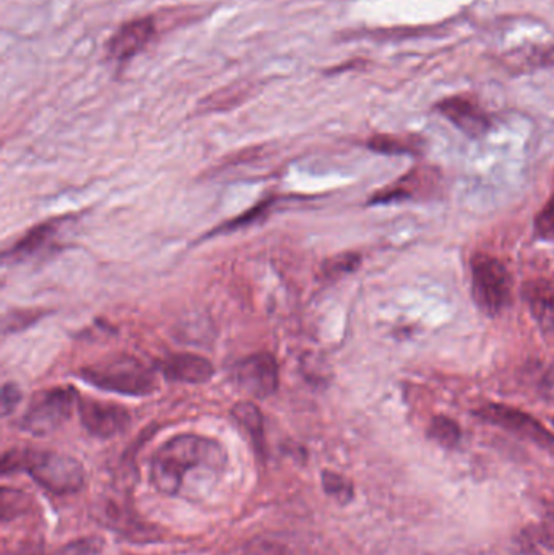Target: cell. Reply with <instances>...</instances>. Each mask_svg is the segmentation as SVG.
Returning a JSON list of instances; mask_svg holds the SVG:
<instances>
[{
	"label": "cell",
	"mask_w": 554,
	"mask_h": 555,
	"mask_svg": "<svg viewBox=\"0 0 554 555\" xmlns=\"http://www.w3.org/2000/svg\"><path fill=\"white\" fill-rule=\"evenodd\" d=\"M168 380L182 384H205L214 377L215 369L208 359L197 354H172L159 364Z\"/></svg>",
	"instance_id": "7c38bea8"
},
{
	"label": "cell",
	"mask_w": 554,
	"mask_h": 555,
	"mask_svg": "<svg viewBox=\"0 0 554 555\" xmlns=\"http://www.w3.org/2000/svg\"><path fill=\"white\" fill-rule=\"evenodd\" d=\"M80 377L101 390L143 397L156 390L152 369L133 356H111L80 371Z\"/></svg>",
	"instance_id": "3957f363"
},
{
	"label": "cell",
	"mask_w": 554,
	"mask_h": 555,
	"mask_svg": "<svg viewBox=\"0 0 554 555\" xmlns=\"http://www.w3.org/2000/svg\"><path fill=\"white\" fill-rule=\"evenodd\" d=\"M439 188V175L433 168H415L394 184L381 189L370 198V205H387L394 202L426 197Z\"/></svg>",
	"instance_id": "9c48e42d"
},
{
	"label": "cell",
	"mask_w": 554,
	"mask_h": 555,
	"mask_svg": "<svg viewBox=\"0 0 554 555\" xmlns=\"http://www.w3.org/2000/svg\"><path fill=\"white\" fill-rule=\"evenodd\" d=\"M523 297L537 325L554 335V284L546 280L527 281Z\"/></svg>",
	"instance_id": "4fadbf2b"
},
{
	"label": "cell",
	"mask_w": 554,
	"mask_h": 555,
	"mask_svg": "<svg viewBox=\"0 0 554 555\" xmlns=\"http://www.w3.org/2000/svg\"><path fill=\"white\" fill-rule=\"evenodd\" d=\"M368 149L379 155H422L425 140L416 135H374L368 140Z\"/></svg>",
	"instance_id": "e0dca14e"
},
{
	"label": "cell",
	"mask_w": 554,
	"mask_h": 555,
	"mask_svg": "<svg viewBox=\"0 0 554 555\" xmlns=\"http://www.w3.org/2000/svg\"><path fill=\"white\" fill-rule=\"evenodd\" d=\"M100 550V543L94 540H85L80 543L72 544L67 550L62 551L61 555H90Z\"/></svg>",
	"instance_id": "4316f807"
},
{
	"label": "cell",
	"mask_w": 554,
	"mask_h": 555,
	"mask_svg": "<svg viewBox=\"0 0 554 555\" xmlns=\"http://www.w3.org/2000/svg\"><path fill=\"white\" fill-rule=\"evenodd\" d=\"M61 224L57 221H49V223L39 224V227L33 228L31 231L25 234L9 253H5V260L10 262H20V260L29 259V257L36 256L41 253L52 240Z\"/></svg>",
	"instance_id": "9a60e30c"
},
{
	"label": "cell",
	"mask_w": 554,
	"mask_h": 555,
	"mask_svg": "<svg viewBox=\"0 0 554 555\" xmlns=\"http://www.w3.org/2000/svg\"><path fill=\"white\" fill-rule=\"evenodd\" d=\"M3 555H48L44 546L36 541H25V543L16 544L10 550L3 551Z\"/></svg>",
	"instance_id": "484cf974"
},
{
	"label": "cell",
	"mask_w": 554,
	"mask_h": 555,
	"mask_svg": "<svg viewBox=\"0 0 554 555\" xmlns=\"http://www.w3.org/2000/svg\"><path fill=\"white\" fill-rule=\"evenodd\" d=\"M516 544L524 554L554 553V512L539 524L524 528Z\"/></svg>",
	"instance_id": "2e32d148"
},
{
	"label": "cell",
	"mask_w": 554,
	"mask_h": 555,
	"mask_svg": "<svg viewBox=\"0 0 554 555\" xmlns=\"http://www.w3.org/2000/svg\"><path fill=\"white\" fill-rule=\"evenodd\" d=\"M322 486H324L325 494L331 495L342 505H347L348 502L353 501V482L345 476L337 475L334 472H324L322 473Z\"/></svg>",
	"instance_id": "ffe728a7"
},
{
	"label": "cell",
	"mask_w": 554,
	"mask_h": 555,
	"mask_svg": "<svg viewBox=\"0 0 554 555\" xmlns=\"http://www.w3.org/2000/svg\"><path fill=\"white\" fill-rule=\"evenodd\" d=\"M428 437L442 449L454 450L461 446L462 429L458 421L445 416V414H439V416L433 417L431 423H429Z\"/></svg>",
	"instance_id": "d6986e66"
},
{
	"label": "cell",
	"mask_w": 554,
	"mask_h": 555,
	"mask_svg": "<svg viewBox=\"0 0 554 555\" xmlns=\"http://www.w3.org/2000/svg\"><path fill=\"white\" fill-rule=\"evenodd\" d=\"M228 456L223 446L207 437L184 434L163 443L152 460V481L165 495L181 494L189 479L220 476Z\"/></svg>",
	"instance_id": "6da1fadb"
},
{
	"label": "cell",
	"mask_w": 554,
	"mask_h": 555,
	"mask_svg": "<svg viewBox=\"0 0 554 555\" xmlns=\"http://www.w3.org/2000/svg\"><path fill=\"white\" fill-rule=\"evenodd\" d=\"M28 508V498L15 489H2V520L9 521L18 517Z\"/></svg>",
	"instance_id": "7402d4cb"
},
{
	"label": "cell",
	"mask_w": 554,
	"mask_h": 555,
	"mask_svg": "<svg viewBox=\"0 0 554 555\" xmlns=\"http://www.w3.org/2000/svg\"><path fill=\"white\" fill-rule=\"evenodd\" d=\"M233 555H314L306 544L288 534H263L244 544Z\"/></svg>",
	"instance_id": "5bb4252c"
},
{
	"label": "cell",
	"mask_w": 554,
	"mask_h": 555,
	"mask_svg": "<svg viewBox=\"0 0 554 555\" xmlns=\"http://www.w3.org/2000/svg\"><path fill=\"white\" fill-rule=\"evenodd\" d=\"M78 414L81 426L100 439H111L127 429L130 424V414L119 404L103 403V401L78 400Z\"/></svg>",
	"instance_id": "ba28073f"
},
{
	"label": "cell",
	"mask_w": 554,
	"mask_h": 555,
	"mask_svg": "<svg viewBox=\"0 0 554 555\" xmlns=\"http://www.w3.org/2000/svg\"><path fill=\"white\" fill-rule=\"evenodd\" d=\"M436 111L451 120L459 130L472 139L484 137L491 129V119L477 101L467 96H451L439 101Z\"/></svg>",
	"instance_id": "30bf717a"
},
{
	"label": "cell",
	"mask_w": 554,
	"mask_h": 555,
	"mask_svg": "<svg viewBox=\"0 0 554 555\" xmlns=\"http://www.w3.org/2000/svg\"><path fill=\"white\" fill-rule=\"evenodd\" d=\"M20 401H22V391L18 390V387L13 384H5L2 388V414L3 416H9L10 413L15 411V408L18 406Z\"/></svg>",
	"instance_id": "d4e9b609"
},
{
	"label": "cell",
	"mask_w": 554,
	"mask_h": 555,
	"mask_svg": "<svg viewBox=\"0 0 554 555\" xmlns=\"http://www.w3.org/2000/svg\"><path fill=\"white\" fill-rule=\"evenodd\" d=\"M474 416L491 426L500 427L526 442L533 443L539 449L554 453V434L546 429L532 414L507 406L503 403H488L474 411Z\"/></svg>",
	"instance_id": "8992f818"
},
{
	"label": "cell",
	"mask_w": 554,
	"mask_h": 555,
	"mask_svg": "<svg viewBox=\"0 0 554 555\" xmlns=\"http://www.w3.org/2000/svg\"><path fill=\"white\" fill-rule=\"evenodd\" d=\"M155 35V22L150 16L126 23L107 44L109 55L123 62L139 54Z\"/></svg>",
	"instance_id": "8fae6325"
},
{
	"label": "cell",
	"mask_w": 554,
	"mask_h": 555,
	"mask_svg": "<svg viewBox=\"0 0 554 555\" xmlns=\"http://www.w3.org/2000/svg\"><path fill=\"white\" fill-rule=\"evenodd\" d=\"M472 296L485 315L497 317L510 306L513 276L503 262L488 254H475L471 262Z\"/></svg>",
	"instance_id": "277c9868"
},
{
	"label": "cell",
	"mask_w": 554,
	"mask_h": 555,
	"mask_svg": "<svg viewBox=\"0 0 554 555\" xmlns=\"http://www.w3.org/2000/svg\"><path fill=\"white\" fill-rule=\"evenodd\" d=\"M39 319V312L31 313L29 310H25V312L18 313V312H12L10 315H7L5 319H3V328H7V326L13 325V323L22 322V328H25V326H28L29 323L35 322V320Z\"/></svg>",
	"instance_id": "83f0119b"
},
{
	"label": "cell",
	"mask_w": 554,
	"mask_h": 555,
	"mask_svg": "<svg viewBox=\"0 0 554 555\" xmlns=\"http://www.w3.org/2000/svg\"><path fill=\"white\" fill-rule=\"evenodd\" d=\"M26 472L41 488L55 495L75 494L85 485V469L74 456L46 450H10L2 473Z\"/></svg>",
	"instance_id": "7a4b0ae2"
},
{
	"label": "cell",
	"mask_w": 554,
	"mask_h": 555,
	"mask_svg": "<svg viewBox=\"0 0 554 555\" xmlns=\"http://www.w3.org/2000/svg\"><path fill=\"white\" fill-rule=\"evenodd\" d=\"M233 417L249 436L250 442L256 447L259 455H266V436H263V420L256 404L249 401L237 403L233 408Z\"/></svg>",
	"instance_id": "ac0fdd59"
},
{
	"label": "cell",
	"mask_w": 554,
	"mask_h": 555,
	"mask_svg": "<svg viewBox=\"0 0 554 555\" xmlns=\"http://www.w3.org/2000/svg\"><path fill=\"white\" fill-rule=\"evenodd\" d=\"M273 201L262 202V204L257 205L253 210L247 211V215L244 217L237 218V220L231 221V223L224 224L223 231H233L237 230V228L246 227V224L253 223L256 218H262L267 211L272 207Z\"/></svg>",
	"instance_id": "cb8c5ba5"
},
{
	"label": "cell",
	"mask_w": 554,
	"mask_h": 555,
	"mask_svg": "<svg viewBox=\"0 0 554 555\" xmlns=\"http://www.w3.org/2000/svg\"><path fill=\"white\" fill-rule=\"evenodd\" d=\"M360 254H340V256L332 257L331 260H327L322 270H324V276L332 280V278H340L355 272L360 267Z\"/></svg>",
	"instance_id": "44dd1931"
},
{
	"label": "cell",
	"mask_w": 554,
	"mask_h": 555,
	"mask_svg": "<svg viewBox=\"0 0 554 555\" xmlns=\"http://www.w3.org/2000/svg\"><path fill=\"white\" fill-rule=\"evenodd\" d=\"M536 236L542 241H554V192L545 207L539 211L533 223Z\"/></svg>",
	"instance_id": "603a6c76"
},
{
	"label": "cell",
	"mask_w": 554,
	"mask_h": 555,
	"mask_svg": "<svg viewBox=\"0 0 554 555\" xmlns=\"http://www.w3.org/2000/svg\"><path fill=\"white\" fill-rule=\"evenodd\" d=\"M553 424H554V417H553Z\"/></svg>",
	"instance_id": "f1b7e54d"
},
{
	"label": "cell",
	"mask_w": 554,
	"mask_h": 555,
	"mask_svg": "<svg viewBox=\"0 0 554 555\" xmlns=\"http://www.w3.org/2000/svg\"><path fill=\"white\" fill-rule=\"evenodd\" d=\"M78 400L77 391L68 387L39 391L29 401L20 426L33 436H49L70 420Z\"/></svg>",
	"instance_id": "5b68a950"
},
{
	"label": "cell",
	"mask_w": 554,
	"mask_h": 555,
	"mask_svg": "<svg viewBox=\"0 0 554 555\" xmlns=\"http://www.w3.org/2000/svg\"><path fill=\"white\" fill-rule=\"evenodd\" d=\"M234 384L254 398L272 397L280 384L279 364L269 352L249 356L234 367Z\"/></svg>",
	"instance_id": "52a82bcc"
}]
</instances>
